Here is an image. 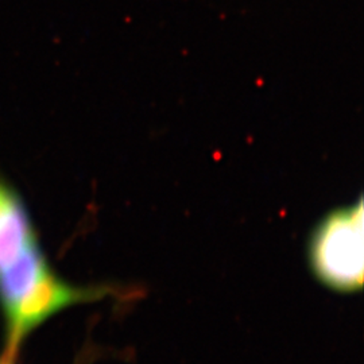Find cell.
Wrapping results in <instances>:
<instances>
[{"label":"cell","mask_w":364,"mask_h":364,"mask_svg":"<svg viewBox=\"0 0 364 364\" xmlns=\"http://www.w3.org/2000/svg\"><path fill=\"white\" fill-rule=\"evenodd\" d=\"M363 203L331 212L313 231L309 262L321 284L340 293L363 285Z\"/></svg>","instance_id":"6da1fadb"},{"label":"cell","mask_w":364,"mask_h":364,"mask_svg":"<svg viewBox=\"0 0 364 364\" xmlns=\"http://www.w3.org/2000/svg\"><path fill=\"white\" fill-rule=\"evenodd\" d=\"M38 245L26 203L0 174V273Z\"/></svg>","instance_id":"7a4b0ae2"},{"label":"cell","mask_w":364,"mask_h":364,"mask_svg":"<svg viewBox=\"0 0 364 364\" xmlns=\"http://www.w3.org/2000/svg\"><path fill=\"white\" fill-rule=\"evenodd\" d=\"M0 364H13V358H10V356H4L1 360H0Z\"/></svg>","instance_id":"3957f363"}]
</instances>
